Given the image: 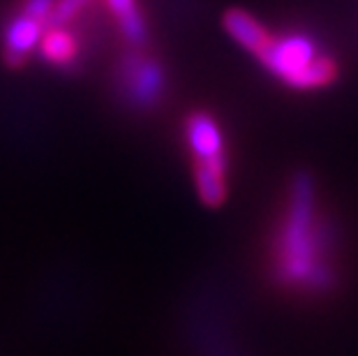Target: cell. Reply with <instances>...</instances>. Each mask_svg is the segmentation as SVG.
I'll return each mask as SVG.
<instances>
[{
  "label": "cell",
  "mask_w": 358,
  "mask_h": 356,
  "mask_svg": "<svg viewBox=\"0 0 358 356\" xmlns=\"http://www.w3.org/2000/svg\"><path fill=\"white\" fill-rule=\"evenodd\" d=\"M51 26V21L42 14L28 10L21 5V10L7 21L3 30V56L10 65L26 63L28 56L40 47L44 30Z\"/></svg>",
  "instance_id": "5"
},
{
  "label": "cell",
  "mask_w": 358,
  "mask_h": 356,
  "mask_svg": "<svg viewBox=\"0 0 358 356\" xmlns=\"http://www.w3.org/2000/svg\"><path fill=\"white\" fill-rule=\"evenodd\" d=\"M255 58L266 67V72L294 90L326 88L338 79V60L324 44L306 30L273 33Z\"/></svg>",
  "instance_id": "2"
},
{
  "label": "cell",
  "mask_w": 358,
  "mask_h": 356,
  "mask_svg": "<svg viewBox=\"0 0 358 356\" xmlns=\"http://www.w3.org/2000/svg\"><path fill=\"white\" fill-rule=\"evenodd\" d=\"M273 278L299 294H326L335 285L333 236L319 208L315 180L299 173L273 238Z\"/></svg>",
  "instance_id": "1"
},
{
  "label": "cell",
  "mask_w": 358,
  "mask_h": 356,
  "mask_svg": "<svg viewBox=\"0 0 358 356\" xmlns=\"http://www.w3.org/2000/svg\"><path fill=\"white\" fill-rule=\"evenodd\" d=\"M109 10V17L116 24L120 37L134 49H141L148 40L146 19L141 14V7L136 0H102Z\"/></svg>",
  "instance_id": "7"
},
{
  "label": "cell",
  "mask_w": 358,
  "mask_h": 356,
  "mask_svg": "<svg viewBox=\"0 0 358 356\" xmlns=\"http://www.w3.org/2000/svg\"><path fill=\"white\" fill-rule=\"evenodd\" d=\"M182 130H185L187 150L194 160V183L199 199L206 206H220L229 192L227 185L229 157L220 123L208 113L199 111L185 120Z\"/></svg>",
  "instance_id": "3"
},
{
  "label": "cell",
  "mask_w": 358,
  "mask_h": 356,
  "mask_svg": "<svg viewBox=\"0 0 358 356\" xmlns=\"http://www.w3.org/2000/svg\"><path fill=\"white\" fill-rule=\"evenodd\" d=\"M222 24L231 40L241 49H245L250 56H255L271 35V28L245 10H229L224 14Z\"/></svg>",
  "instance_id": "8"
},
{
  "label": "cell",
  "mask_w": 358,
  "mask_h": 356,
  "mask_svg": "<svg viewBox=\"0 0 358 356\" xmlns=\"http://www.w3.org/2000/svg\"><path fill=\"white\" fill-rule=\"evenodd\" d=\"M40 54L47 63L56 67H72L81 56V42L79 37L72 33L70 26L51 24L44 30L40 40Z\"/></svg>",
  "instance_id": "6"
},
{
  "label": "cell",
  "mask_w": 358,
  "mask_h": 356,
  "mask_svg": "<svg viewBox=\"0 0 358 356\" xmlns=\"http://www.w3.org/2000/svg\"><path fill=\"white\" fill-rule=\"evenodd\" d=\"M118 81L123 86L125 100H129L136 107H148L155 104L162 97L164 90V72L157 60L143 56V54H129L123 65H120Z\"/></svg>",
  "instance_id": "4"
}]
</instances>
